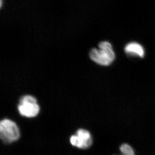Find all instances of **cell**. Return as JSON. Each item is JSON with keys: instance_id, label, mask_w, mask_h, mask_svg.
<instances>
[{"instance_id": "obj_1", "label": "cell", "mask_w": 155, "mask_h": 155, "mask_svg": "<svg viewBox=\"0 0 155 155\" xmlns=\"http://www.w3.org/2000/svg\"><path fill=\"white\" fill-rule=\"evenodd\" d=\"M91 60L102 66H108L115 59V53L111 44L108 41H102L98 44V49L92 48L89 53Z\"/></svg>"}, {"instance_id": "obj_2", "label": "cell", "mask_w": 155, "mask_h": 155, "mask_svg": "<svg viewBox=\"0 0 155 155\" xmlns=\"http://www.w3.org/2000/svg\"><path fill=\"white\" fill-rule=\"evenodd\" d=\"M20 130L16 123L9 119H4L0 123V136L5 143H10L20 138Z\"/></svg>"}, {"instance_id": "obj_3", "label": "cell", "mask_w": 155, "mask_h": 155, "mask_svg": "<svg viewBox=\"0 0 155 155\" xmlns=\"http://www.w3.org/2000/svg\"><path fill=\"white\" fill-rule=\"evenodd\" d=\"M18 109L22 116L27 117H33L39 113V106L36 98L32 95H24L19 101Z\"/></svg>"}, {"instance_id": "obj_4", "label": "cell", "mask_w": 155, "mask_h": 155, "mask_svg": "<svg viewBox=\"0 0 155 155\" xmlns=\"http://www.w3.org/2000/svg\"><path fill=\"white\" fill-rule=\"evenodd\" d=\"M70 142L73 146L79 149H85L89 148L92 143L91 134L84 129H79L76 135L70 137Z\"/></svg>"}, {"instance_id": "obj_5", "label": "cell", "mask_w": 155, "mask_h": 155, "mask_svg": "<svg viewBox=\"0 0 155 155\" xmlns=\"http://www.w3.org/2000/svg\"><path fill=\"white\" fill-rule=\"evenodd\" d=\"M125 52L128 55L143 58L145 55V50L140 44L137 42L127 44L124 48Z\"/></svg>"}, {"instance_id": "obj_6", "label": "cell", "mask_w": 155, "mask_h": 155, "mask_svg": "<svg viewBox=\"0 0 155 155\" xmlns=\"http://www.w3.org/2000/svg\"><path fill=\"white\" fill-rule=\"evenodd\" d=\"M120 150L121 154L129 155H135V151L134 150L133 148L127 143L122 144L120 146Z\"/></svg>"}, {"instance_id": "obj_7", "label": "cell", "mask_w": 155, "mask_h": 155, "mask_svg": "<svg viewBox=\"0 0 155 155\" xmlns=\"http://www.w3.org/2000/svg\"><path fill=\"white\" fill-rule=\"evenodd\" d=\"M2 4H3V0H1V3H0V5H1V7H2Z\"/></svg>"}, {"instance_id": "obj_8", "label": "cell", "mask_w": 155, "mask_h": 155, "mask_svg": "<svg viewBox=\"0 0 155 155\" xmlns=\"http://www.w3.org/2000/svg\"><path fill=\"white\" fill-rule=\"evenodd\" d=\"M120 155H125V154H121Z\"/></svg>"}]
</instances>
